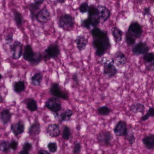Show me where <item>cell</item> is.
I'll use <instances>...</instances> for the list:
<instances>
[{
  "mask_svg": "<svg viewBox=\"0 0 154 154\" xmlns=\"http://www.w3.org/2000/svg\"><path fill=\"white\" fill-rule=\"evenodd\" d=\"M93 45L96 49V54L99 57L103 56L110 48V43L107 33L104 32L98 37L93 38Z\"/></svg>",
  "mask_w": 154,
  "mask_h": 154,
  "instance_id": "obj_1",
  "label": "cell"
},
{
  "mask_svg": "<svg viewBox=\"0 0 154 154\" xmlns=\"http://www.w3.org/2000/svg\"><path fill=\"white\" fill-rule=\"evenodd\" d=\"M23 58L25 60L29 61L32 65L35 66L41 62L42 56L40 52H34L31 46L27 45L24 48Z\"/></svg>",
  "mask_w": 154,
  "mask_h": 154,
  "instance_id": "obj_2",
  "label": "cell"
},
{
  "mask_svg": "<svg viewBox=\"0 0 154 154\" xmlns=\"http://www.w3.org/2000/svg\"><path fill=\"white\" fill-rule=\"evenodd\" d=\"M60 54V49L58 45L56 43H51L44 51L43 58L47 61L51 59L57 58Z\"/></svg>",
  "mask_w": 154,
  "mask_h": 154,
  "instance_id": "obj_3",
  "label": "cell"
},
{
  "mask_svg": "<svg viewBox=\"0 0 154 154\" xmlns=\"http://www.w3.org/2000/svg\"><path fill=\"white\" fill-rule=\"evenodd\" d=\"M75 19L69 14H65L60 18L59 26L65 30L69 31L74 27Z\"/></svg>",
  "mask_w": 154,
  "mask_h": 154,
  "instance_id": "obj_4",
  "label": "cell"
},
{
  "mask_svg": "<svg viewBox=\"0 0 154 154\" xmlns=\"http://www.w3.org/2000/svg\"><path fill=\"white\" fill-rule=\"evenodd\" d=\"M45 106L55 114H57L62 108L61 102L58 98L56 97L49 99L45 103Z\"/></svg>",
  "mask_w": 154,
  "mask_h": 154,
  "instance_id": "obj_5",
  "label": "cell"
},
{
  "mask_svg": "<svg viewBox=\"0 0 154 154\" xmlns=\"http://www.w3.org/2000/svg\"><path fill=\"white\" fill-rule=\"evenodd\" d=\"M50 93L55 97L64 100L68 99L67 94L61 90L58 83H54L51 85L50 89Z\"/></svg>",
  "mask_w": 154,
  "mask_h": 154,
  "instance_id": "obj_6",
  "label": "cell"
},
{
  "mask_svg": "<svg viewBox=\"0 0 154 154\" xmlns=\"http://www.w3.org/2000/svg\"><path fill=\"white\" fill-rule=\"evenodd\" d=\"M103 63L104 65L103 73L105 76L109 78H112L116 75L118 72L117 69L114 65L113 60H112L109 62H108V61H105Z\"/></svg>",
  "mask_w": 154,
  "mask_h": 154,
  "instance_id": "obj_7",
  "label": "cell"
},
{
  "mask_svg": "<svg viewBox=\"0 0 154 154\" xmlns=\"http://www.w3.org/2000/svg\"><path fill=\"white\" fill-rule=\"evenodd\" d=\"M143 29L137 22L132 23L128 27L127 33L134 38H139L143 34Z\"/></svg>",
  "mask_w": 154,
  "mask_h": 154,
  "instance_id": "obj_8",
  "label": "cell"
},
{
  "mask_svg": "<svg viewBox=\"0 0 154 154\" xmlns=\"http://www.w3.org/2000/svg\"><path fill=\"white\" fill-rule=\"evenodd\" d=\"M98 9V16L100 23H103L106 21L110 17V11L106 7L103 5L97 6Z\"/></svg>",
  "mask_w": 154,
  "mask_h": 154,
  "instance_id": "obj_9",
  "label": "cell"
},
{
  "mask_svg": "<svg viewBox=\"0 0 154 154\" xmlns=\"http://www.w3.org/2000/svg\"><path fill=\"white\" fill-rule=\"evenodd\" d=\"M149 48L146 42H138L136 44L132 49L133 54L136 56L140 55H144L149 52Z\"/></svg>",
  "mask_w": 154,
  "mask_h": 154,
  "instance_id": "obj_10",
  "label": "cell"
},
{
  "mask_svg": "<svg viewBox=\"0 0 154 154\" xmlns=\"http://www.w3.org/2000/svg\"><path fill=\"white\" fill-rule=\"evenodd\" d=\"M113 136L111 132L109 131L102 132L99 134L97 140L100 144L109 145L113 139Z\"/></svg>",
  "mask_w": 154,
  "mask_h": 154,
  "instance_id": "obj_11",
  "label": "cell"
},
{
  "mask_svg": "<svg viewBox=\"0 0 154 154\" xmlns=\"http://www.w3.org/2000/svg\"><path fill=\"white\" fill-rule=\"evenodd\" d=\"M35 18L39 22L46 23L51 20V14L48 9L43 8L39 11Z\"/></svg>",
  "mask_w": 154,
  "mask_h": 154,
  "instance_id": "obj_12",
  "label": "cell"
},
{
  "mask_svg": "<svg viewBox=\"0 0 154 154\" xmlns=\"http://www.w3.org/2000/svg\"><path fill=\"white\" fill-rule=\"evenodd\" d=\"M11 51L12 53V58L14 59L18 60L22 55V44L16 41L11 46Z\"/></svg>",
  "mask_w": 154,
  "mask_h": 154,
  "instance_id": "obj_13",
  "label": "cell"
},
{
  "mask_svg": "<svg viewBox=\"0 0 154 154\" xmlns=\"http://www.w3.org/2000/svg\"><path fill=\"white\" fill-rule=\"evenodd\" d=\"M127 124L125 121H120L114 129V132L118 137L125 136L128 132Z\"/></svg>",
  "mask_w": 154,
  "mask_h": 154,
  "instance_id": "obj_14",
  "label": "cell"
},
{
  "mask_svg": "<svg viewBox=\"0 0 154 154\" xmlns=\"http://www.w3.org/2000/svg\"><path fill=\"white\" fill-rule=\"evenodd\" d=\"M114 64L118 68H123L127 61V58L125 55L120 51L117 52L115 55L114 59Z\"/></svg>",
  "mask_w": 154,
  "mask_h": 154,
  "instance_id": "obj_15",
  "label": "cell"
},
{
  "mask_svg": "<svg viewBox=\"0 0 154 154\" xmlns=\"http://www.w3.org/2000/svg\"><path fill=\"white\" fill-rule=\"evenodd\" d=\"M11 129L15 136L24 133L25 130L24 123L22 121H20L17 123L13 124L11 125Z\"/></svg>",
  "mask_w": 154,
  "mask_h": 154,
  "instance_id": "obj_16",
  "label": "cell"
},
{
  "mask_svg": "<svg viewBox=\"0 0 154 154\" xmlns=\"http://www.w3.org/2000/svg\"><path fill=\"white\" fill-rule=\"evenodd\" d=\"M47 132L51 137H58L60 134V128L57 124H51L47 127Z\"/></svg>",
  "mask_w": 154,
  "mask_h": 154,
  "instance_id": "obj_17",
  "label": "cell"
},
{
  "mask_svg": "<svg viewBox=\"0 0 154 154\" xmlns=\"http://www.w3.org/2000/svg\"><path fill=\"white\" fill-rule=\"evenodd\" d=\"M77 48L79 51H82L86 49L88 43V39L82 35L77 36L75 39Z\"/></svg>",
  "mask_w": 154,
  "mask_h": 154,
  "instance_id": "obj_18",
  "label": "cell"
},
{
  "mask_svg": "<svg viewBox=\"0 0 154 154\" xmlns=\"http://www.w3.org/2000/svg\"><path fill=\"white\" fill-rule=\"evenodd\" d=\"M12 114L10 110L5 109L3 110L0 114V119L4 125H6L10 123Z\"/></svg>",
  "mask_w": 154,
  "mask_h": 154,
  "instance_id": "obj_19",
  "label": "cell"
},
{
  "mask_svg": "<svg viewBox=\"0 0 154 154\" xmlns=\"http://www.w3.org/2000/svg\"><path fill=\"white\" fill-rule=\"evenodd\" d=\"M41 131V127L40 124L38 122L36 121L31 125L30 127L29 128L28 133L30 135L34 136L39 134Z\"/></svg>",
  "mask_w": 154,
  "mask_h": 154,
  "instance_id": "obj_20",
  "label": "cell"
},
{
  "mask_svg": "<svg viewBox=\"0 0 154 154\" xmlns=\"http://www.w3.org/2000/svg\"><path fill=\"white\" fill-rule=\"evenodd\" d=\"M143 143L148 150H152L154 148V135L151 134L144 137Z\"/></svg>",
  "mask_w": 154,
  "mask_h": 154,
  "instance_id": "obj_21",
  "label": "cell"
},
{
  "mask_svg": "<svg viewBox=\"0 0 154 154\" xmlns=\"http://www.w3.org/2000/svg\"><path fill=\"white\" fill-rule=\"evenodd\" d=\"M111 33L116 43H119L122 41L123 32L120 29L117 27H114L111 30Z\"/></svg>",
  "mask_w": 154,
  "mask_h": 154,
  "instance_id": "obj_22",
  "label": "cell"
},
{
  "mask_svg": "<svg viewBox=\"0 0 154 154\" xmlns=\"http://www.w3.org/2000/svg\"><path fill=\"white\" fill-rule=\"evenodd\" d=\"M129 109L131 112H133L134 114H137V113H143L145 109V107L144 105L141 104L140 103H134L132 104L130 107Z\"/></svg>",
  "mask_w": 154,
  "mask_h": 154,
  "instance_id": "obj_23",
  "label": "cell"
},
{
  "mask_svg": "<svg viewBox=\"0 0 154 154\" xmlns=\"http://www.w3.org/2000/svg\"><path fill=\"white\" fill-rule=\"evenodd\" d=\"M43 75L41 72L35 73L31 78V83L35 86H40L43 80Z\"/></svg>",
  "mask_w": 154,
  "mask_h": 154,
  "instance_id": "obj_24",
  "label": "cell"
},
{
  "mask_svg": "<svg viewBox=\"0 0 154 154\" xmlns=\"http://www.w3.org/2000/svg\"><path fill=\"white\" fill-rule=\"evenodd\" d=\"M25 84L24 81L19 80L16 81L13 85V90L15 93H20L25 90Z\"/></svg>",
  "mask_w": 154,
  "mask_h": 154,
  "instance_id": "obj_25",
  "label": "cell"
},
{
  "mask_svg": "<svg viewBox=\"0 0 154 154\" xmlns=\"http://www.w3.org/2000/svg\"><path fill=\"white\" fill-rule=\"evenodd\" d=\"M27 108L29 111L35 112L38 109L37 101L33 99H29L27 102Z\"/></svg>",
  "mask_w": 154,
  "mask_h": 154,
  "instance_id": "obj_26",
  "label": "cell"
},
{
  "mask_svg": "<svg viewBox=\"0 0 154 154\" xmlns=\"http://www.w3.org/2000/svg\"><path fill=\"white\" fill-rule=\"evenodd\" d=\"M74 115L73 111L70 109H67L60 115V119L62 122L68 121L71 119Z\"/></svg>",
  "mask_w": 154,
  "mask_h": 154,
  "instance_id": "obj_27",
  "label": "cell"
},
{
  "mask_svg": "<svg viewBox=\"0 0 154 154\" xmlns=\"http://www.w3.org/2000/svg\"><path fill=\"white\" fill-rule=\"evenodd\" d=\"M41 5L37 4H31L29 6V9L30 11L31 15L32 18H35L37 13L38 12V10L40 7Z\"/></svg>",
  "mask_w": 154,
  "mask_h": 154,
  "instance_id": "obj_28",
  "label": "cell"
},
{
  "mask_svg": "<svg viewBox=\"0 0 154 154\" xmlns=\"http://www.w3.org/2000/svg\"><path fill=\"white\" fill-rule=\"evenodd\" d=\"M88 17L99 19L98 16L97 8L95 5H90L89 6L88 10Z\"/></svg>",
  "mask_w": 154,
  "mask_h": 154,
  "instance_id": "obj_29",
  "label": "cell"
},
{
  "mask_svg": "<svg viewBox=\"0 0 154 154\" xmlns=\"http://www.w3.org/2000/svg\"><path fill=\"white\" fill-rule=\"evenodd\" d=\"M10 143L8 141L2 140L0 143V151L3 152L8 153L10 152Z\"/></svg>",
  "mask_w": 154,
  "mask_h": 154,
  "instance_id": "obj_30",
  "label": "cell"
},
{
  "mask_svg": "<svg viewBox=\"0 0 154 154\" xmlns=\"http://www.w3.org/2000/svg\"><path fill=\"white\" fill-rule=\"evenodd\" d=\"M126 139L128 141L129 144L132 145L134 144V143L135 142L136 138L134 135V132L132 130H128L127 133L125 135Z\"/></svg>",
  "mask_w": 154,
  "mask_h": 154,
  "instance_id": "obj_31",
  "label": "cell"
},
{
  "mask_svg": "<svg viewBox=\"0 0 154 154\" xmlns=\"http://www.w3.org/2000/svg\"><path fill=\"white\" fill-rule=\"evenodd\" d=\"M111 110L106 106H103L97 109V112L100 115H108L111 113Z\"/></svg>",
  "mask_w": 154,
  "mask_h": 154,
  "instance_id": "obj_32",
  "label": "cell"
},
{
  "mask_svg": "<svg viewBox=\"0 0 154 154\" xmlns=\"http://www.w3.org/2000/svg\"><path fill=\"white\" fill-rule=\"evenodd\" d=\"M71 132L70 128L67 126H65L63 130L62 137L65 140H69L71 136Z\"/></svg>",
  "mask_w": 154,
  "mask_h": 154,
  "instance_id": "obj_33",
  "label": "cell"
},
{
  "mask_svg": "<svg viewBox=\"0 0 154 154\" xmlns=\"http://www.w3.org/2000/svg\"><path fill=\"white\" fill-rule=\"evenodd\" d=\"M14 20L17 24V26L20 27L22 26L23 23V17L22 14L18 11H14Z\"/></svg>",
  "mask_w": 154,
  "mask_h": 154,
  "instance_id": "obj_34",
  "label": "cell"
},
{
  "mask_svg": "<svg viewBox=\"0 0 154 154\" xmlns=\"http://www.w3.org/2000/svg\"><path fill=\"white\" fill-rule=\"evenodd\" d=\"M150 117H154V108L150 107L145 115L142 117V120L146 121L148 120Z\"/></svg>",
  "mask_w": 154,
  "mask_h": 154,
  "instance_id": "obj_35",
  "label": "cell"
},
{
  "mask_svg": "<svg viewBox=\"0 0 154 154\" xmlns=\"http://www.w3.org/2000/svg\"><path fill=\"white\" fill-rule=\"evenodd\" d=\"M125 41L128 46H133L135 43V38L129 35L128 33H127L125 37Z\"/></svg>",
  "mask_w": 154,
  "mask_h": 154,
  "instance_id": "obj_36",
  "label": "cell"
},
{
  "mask_svg": "<svg viewBox=\"0 0 154 154\" xmlns=\"http://www.w3.org/2000/svg\"><path fill=\"white\" fill-rule=\"evenodd\" d=\"M48 148L51 153H55L57 151L58 146L55 142H51L48 145Z\"/></svg>",
  "mask_w": 154,
  "mask_h": 154,
  "instance_id": "obj_37",
  "label": "cell"
},
{
  "mask_svg": "<svg viewBox=\"0 0 154 154\" xmlns=\"http://www.w3.org/2000/svg\"><path fill=\"white\" fill-rule=\"evenodd\" d=\"M143 60L146 62H149L154 60V54L152 52H147L144 55Z\"/></svg>",
  "mask_w": 154,
  "mask_h": 154,
  "instance_id": "obj_38",
  "label": "cell"
},
{
  "mask_svg": "<svg viewBox=\"0 0 154 154\" xmlns=\"http://www.w3.org/2000/svg\"><path fill=\"white\" fill-rule=\"evenodd\" d=\"M89 6L88 4L86 2L82 3L79 7V11L82 13H85L87 12L88 10Z\"/></svg>",
  "mask_w": 154,
  "mask_h": 154,
  "instance_id": "obj_39",
  "label": "cell"
},
{
  "mask_svg": "<svg viewBox=\"0 0 154 154\" xmlns=\"http://www.w3.org/2000/svg\"><path fill=\"white\" fill-rule=\"evenodd\" d=\"M82 146L80 143L76 142L75 143L73 149V153L75 154L80 153L81 151Z\"/></svg>",
  "mask_w": 154,
  "mask_h": 154,
  "instance_id": "obj_40",
  "label": "cell"
},
{
  "mask_svg": "<svg viewBox=\"0 0 154 154\" xmlns=\"http://www.w3.org/2000/svg\"><path fill=\"white\" fill-rule=\"evenodd\" d=\"M32 148V144L29 142H26L24 143L23 146V150L29 153L30 151H31Z\"/></svg>",
  "mask_w": 154,
  "mask_h": 154,
  "instance_id": "obj_41",
  "label": "cell"
},
{
  "mask_svg": "<svg viewBox=\"0 0 154 154\" xmlns=\"http://www.w3.org/2000/svg\"><path fill=\"white\" fill-rule=\"evenodd\" d=\"M19 146V143L15 140H12L10 143V148L13 151H15L17 150Z\"/></svg>",
  "mask_w": 154,
  "mask_h": 154,
  "instance_id": "obj_42",
  "label": "cell"
},
{
  "mask_svg": "<svg viewBox=\"0 0 154 154\" xmlns=\"http://www.w3.org/2000/svg\"><path fill=\"white\" fill-rule=\"evenodd\" d=\"M81 25L82 26L86 28V29H90L91 26V24L88 18H87V19L83 20L82 22Z\"/></svg>",
  "mask_w": 154,
  "mask_h": 154,
  "instance_id": "obj_43",
  "label": "cell"
},
{
  "mask_svg": "<svg viewBox=\"0 0 154 154\" xmlns=\"http://www.w3.org/2000/svg\"><path fill=\"white\" fill-rule=\"evenodd\" d=\"M146 67L149 71H154V60L151 62H146Z\"/></svg>",
  "mask_w": 154,
  "mask_h": 154,
  "instance_id": "obj_44",
  "label": "cell"
},
{
  "mask_svg": "<svg viewBox=\"0 0 154 154\" xmlns=\"http://www.w3.org/2000/svg\"><path fill=\"white\" fill-rule=\"evenodd\" d=\"M13 41V35L12 34H9V35H7L6 37V39H5V41L7 42V43H10Z\"/></svg>",
  "mask_w": 154,
  "mask_h": 154,
  "instance_id": "obj_45",
  "label": "cell"
},
{
  "mask_svg": "<svg viewBox=\"0 0 154 154\" xmlns=\"http://www.w3.org/2000/svg\"><path fill=\"white\" fill-rule=\"evenodd\" d=\"M73 80L74 82L76 84H79V79L77 74H74L73 76Z\"/></svg>",
  "mask_w": 154,
  "mask_h": 154,
  "instance_id": "obj_46",
  "label": "cell"
},
{
  "mask_svg": "<svg viewBox=\"0 0 154 154\" xmlns=\"http://www.w3.org/2000/svg\"><path fill=\"white\" fill-rule=\"evenodd\" d=\"M144 15H149L150 14V7H146L143 10Z\"/></svg>",
  "mask_w": 154,
  "mask_h": 154,
  "instance_id": "obj_47",
  "label": "cell"
},
{
  "mask_svg": "<svg viewBox=\"0 0 154 154\" xmlns=\"http://www.w3.org/2000/svg\"><path fill=\"white\" fill-rule=\"evenodd\" d=\"M38 154H50V152H48V151H46V150H41L38 151Z\"/></svg>",
  "mask_w": 154,
  "mask_h": 154,
  "instance_id": "obj_48",
  "label": "cell"
},
{
  "mask_svg": "<svg viewBox=\"0 0 154 154\" xmlns=\"http://www.w3.org/2000/svg\"><path fill=\"white\" fill-rule=\"evenodd\" d=\"M46 0H34V3L41 5Z\"/></svg>",
  "mask_w": 154,
  "mask_h": 154,
  "instance_id": "obj_49",
  "label": "cell"
},
{
  "mask_svg": "<svg viewBox=\"0 0 154 154\" xmlns=\"http://www.w3.org/2000/svg\"><path fill=\"white\" fill-rule=\"evenodd\" d=\"M19 153L20 154H29V153L28 152L22 150V151H21Z\"/></svg>",
  "mask_w": 154,
  "mask_h": 154,
  "instance_id": "obj_50",
  "label": "cell"
},
{
  "mask_svg": "<svg viewBox=\"0 0 154 154\" xmlns=\"http://www.w3.org/2000/svg\"><path fill=\"white\" fill-rule=\"evenodd\" d=\"M58 2L59 3H64L66 1V0H57Z\"/></svg>",
  "mask_w": 154,
  "mask_h": 154,
  "instance_id": "obj_51",
  "label": "cell"
},
{
  "mask_svg": "<svg viewBox=\"0 0 154 154\" xmlns=\"http://www.w3.org/2000/svg\"><path fill=\"white\" fill-rule=\"evenodd\" d=\"M3 102V98L2 97V95L0 94V104Z\"/></svg>",
  "mask_w": 154,
  "mask_h": 154,
  "instance_id": "obj_52",
  "label": "cell"
},
{
  "mask_svg": "<svg viewBox=\"0 0 154 154\" xmlns=\"http://www.w3.org/2000/svg\"><path fill=\"white\" fill-rule=\"evenodd\" d=\"M2 74L0 73V80L2 79Z\"/></svg>",
  "mask_w": 154,
  "mask_h": 154,
  "instance_id": "obj_53",
  "label": "cell"
},
{
  "mask_svg": "<svg viewBox=\"0 0 154 154\" xmlns=\"http://www.w3.org/2000/svg\"><path fill=\"white\" fill-rule=\"evenodd\" d=\"M137 2H143V0H137Z\"/></svg>",
  "mask_w": 154,
  "mask_h": 154,
  "instance_id": "obj_54",
  "label": "cell"
}]
</instances>
